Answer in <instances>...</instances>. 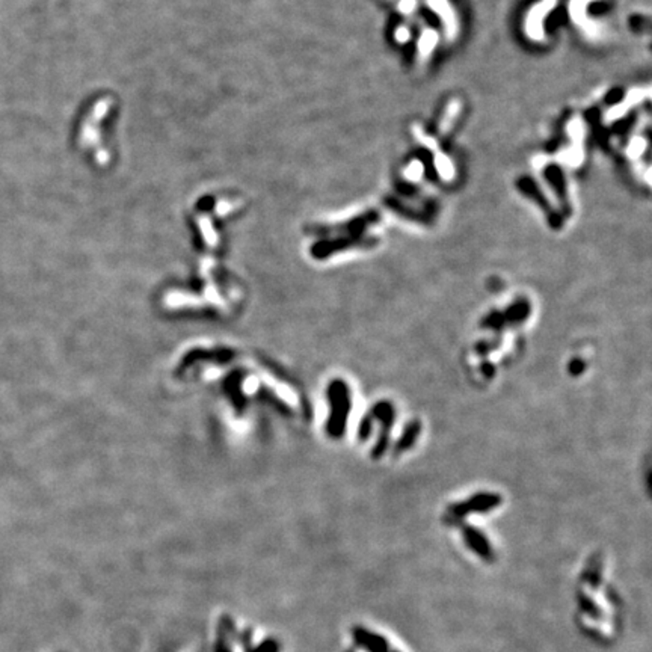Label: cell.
<instances>
[{"instance_id":"obj_1","label":"cell","mask_w":652,"mask_h":652,"mask_svg":"<svg viewBox=\"0 0 652 652\" xmlns=\"http://www.w3.org/2000/svg\"><path fill=\"white\" fill-rule=\"evenodd\" d=\"M599 571L592 572L586 578V585L578 589V615L581 625L599 637L615 634L618 627V602L613 592H609L604 583L598 580Z\"/></svg>"},{"instance_id":"obj_6","label":"cell","mask_w":652,"mask_h":652,"mask_svg":"<svg viewBox=\"0 0 652 652\" xmlns=\"http://www.w3.org/2000/svg\"><path fill=\"white\" fill-rule=\"evenodd\" d=\"M463 539H466L467 545L473 551H476L482 559L492 560L494 552H492L489 542H488V539L485 536L482 535V533H479L477 529H474V527L463 529Z\"/></svg>"},{"instance_id":"obj_2","label":"cell","mask_w":652,"mask_h":652,"mask_svg":"<svg viewBox=\"0 0 652 652\" xmlns=\"http://www.w3.org/2000/svg\"><path fill=\"white\" fill-rule=\"evenodd\" d=\"M215 652H283V648L262 628H240L239 622L226 618L216 627Z\"/></svg>"},{"instance_id":"obj_7","label":"cell","mask_w":652,"mask_h":652,"mask_svg":"<svg viewBox=\"0 0 652 652\" xmlns=\"http://www.w3.org/2000/svg\"><path fill=\"white\" fill-rule=\"evenodd\" d=\"M420 432V424L419 421H412L409 426L407 428V430H405L403 433V437L400 438V441L398 442V451H403V450H407L409 449L414 441L417 440V435Z\"/></svg>"},{"instance_id":"obj_3","label":"cell","mask_w":652,"mask_h":652,"mask_svg":"<svg viewBox=\"0 0 652 652\" xmlns=\"http://www.w3.org/2000/svg\"><path fill=\"white\" fill-rule=\"evenodd\" d=\"M348 652H400L391 640L374 630L357 627L352 630V640Z\"/></svg>"},{"instance_id":"obj_5","label":"cell","mask_w":652,"mask_h":652,"mask_svg":"<svg viewBox=\"0 0 652 652\" xmlns=\"http://www.w3.org/2000/svg\"><path fill=\"white\" fill-rule=\"evenodd\" d=\"M373 416L379 419L383 424V429H382V435H381V440L378 441L376 444V447H374V451H373V456L374 458H379L381 454L385 451V449H387V444H388V438H390V429L393 426V420H394V408H393V405L388 403V402H381L378 403L376 407H374L373 409Z\"/></svg>"},{"instance_id":"obj_4","label":"cell","mask_w":652,"mask_h":652,"mask_svg":"<svg viewBox=\"0 0 652 652\" xmlns=\"http://www.w3.org/2000/svg\"><path fill=\"white\" fill-rule=\"evenodd\" d=\"M500 501H501V498L497 496V494H496V496H494V494H479L477 497L468 498L467 501L459 503V505L453 506L451 512L456 517H466V515H468V513H473V512H488V510L494 509L496 506H498Z\"/></svg>"}]
</instances>
